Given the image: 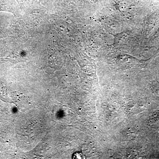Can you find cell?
<instances>
[{
  "label": "cell",
  "mask_w": 159,
  "mask_h": 159,
  "mask_svg": "<svg viewBox=\"0 0 159 159\" xmlns=\"http://www.w3.org/2000/svg\"><path fill=\"white\" fill-rule=\"evenodd\" d=\"M80 153L79 154H77V156H75V158H74L75 159H80V158H83L82 157L83 156L82 154L80 155Z\"/></svg>",
  "instance_id": "6da1fadb"
}]
</instances>
